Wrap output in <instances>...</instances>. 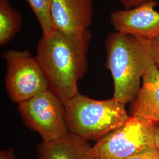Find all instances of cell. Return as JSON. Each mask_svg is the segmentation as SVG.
I'll use <instances>...</instances> for the list:
<instances>
[{"mask_svg":"<svg viewBox=\"0 0 159 159\" xmlns=\"http://www.w3.org/2000/svg\"><path fill=\"white\" fill-rule=\"evenodd\" d=\"M90 30L71 35L55 30L43 36L35 56L45 74L49 89L65 104L79 92L78 82L87 70Z\"/></svg>","mask_w":159,"mask_h":159,"instance_id":"1","label":"cell"},{"mask_svg":"<svg viewBox=\"0 0 159 159\" xmlns=\"http://www.w3.org/2000/svg\"><path fill=\"white\" fill-rule=\"evenodd\" d=\"M149 41L114 31L105 43L106 67L112 75L114 99L126 104L140 89L150 58Z\"/></svg>","mask_w":159,"mask_h":159,"instance_id":"2","label":"cell"},{"mask_svg":"<svg viewBox=\"0 0 159 159\" xmlns=\"http://www.w3.org/2000/svg\"><path fill=\"white\" fill-rule=\"evenodd\" d=\"M125 105L113 98L99 100L79 93L64 104L68 132L97 141L129 119Z\"/></svg>","mask_w":159,"mask_h":159,"instance_id":"3","label":"cell"},{"mask_svg":"<svg viewBox=\"0 0 159 159\" xmlns=\"http://www.w3.org/2000/svg\"><path fill=\"white\" fill-rule=\"evenodd\" d=\"M157 125L130 116L122 125L96 141L93 149L97 159H126L155 146Z\"/></svg>","mask_w":159,"mask_h":159,"instance_id":"4","label":"cell"},{"mask_svg":"<svg viewBox=\"0 0 159 159\" xmlns=\"http://www.w3.org/2000/svg\"><path fill=\"white\" fill-rule=\"evenodd\" d=\"M7 65L5 83L14 102H23L49 89L45 74L27 50H8L2 54Z\"/></svg>","mask_w":159,"mask_h":159,"instance_id":"5","label":"cell"},{"mask_svg":"<svg viewBox=\"0 0 159 159\" xmlns=\"http://www.w3.org/2000/svg\"><path fill=\"white\" fill-rule=\"evenodd\" d=\"M18 111L25 125L40 134L43 142H51L68 133L65 106L49 89L20 102Z\"/></svg>","mask_w":159,"mask_h":159,"instance_id":"6","label":"cell"},{"mask_svg":"<svg viewBox=\"0 0 159 159\" xmlns=\"http://www.w3.org/2000/svg\"><path fill=\"white\" fill-rule=\"evenodd\" d=\"M157 1L131 9L113 12L110 17L115 31L151 41L159 37V12L155 10Z\"/></svg>","mask_w":159,"mask_h":159,"instance_id":"7","label":"cell"},{"mask_svg":"<svg viewBox=\"0 0 159 159\" xmlns=\"http://www.w3.org/2000/svg\"><path fill=\"white\" fill-rule=\"evenodd\" d=\"M51 16L55 30L77 35L89 30L93 0H52Z\"/></svg>","mask_w":159,"mask_h":159,"instance_id":"8","label":"cell"},{"mask_svg":"<svg viewBox=\"0 0 159 159\" xmlns=\"http://www.w3.org/2000/svg\"><path fill=\"white\" fill-rule=\"evenodd\" d=\"M130 116L159 125V71L150 55L141 87L131 102Z\"/></svg>","mask_w":159,"mask_h":159,"instance_id":"9","label":"cell"},{"mask_svg":"<svg viewBox=\"0 0 159 159\" xmlns=\"http://www.w3.org/2000/svg\"><path fill=\"white\" fill-rule=\"evenodd\" d=\"M39 159H97L88 140L68 133L37 147Z\"/></svg>","mask_w":159,"mask_h":159,"instance_id":"10","label":"cell"},{"mask_svg":"<svg viewBox=\"0 0 159 159\" xmlns=\"http://www.w3.org/2000/svg\"><path fill=\"white\" fill-rule=\"evenodd\" d=\"M23 17L10 4V0H0V46L7 45L21 29Z\"/></svg>","mask_w":159,"mask_h":159,"instance_id":"11","label":"cell"},{"mask_svg":"<svg viewBox=\"0 0 159 159\" xmlns=\"http://www.w3.org/2000/svg\"><path fill=\"white\" fill-rule=\"evenodd\" d=\"M40 24L43 36L51 34L55 30L51 20L52 0H26Z\"/></svg>","mask_w":159,"mask_h":159,"instance_id":"12","label":"cell"},{"mask_svg":"<svg viewBox=\"0 0 159 159\" xmlns=\"http://www.w3.org/2000/svg\"><path fill=\"white\" fill-rule=\"evenodd\" d=\"M126 159H159V150L156 146L147 148Z\"/></svg>","mask_w":159,"mask_h":159,"instance_id":"13","label":"cell"},{"mask_svg":"<svg viewBox=\"0 0 159 159\" xmlns=\"http://www.w3.org/2000/svg\"><path fill=\"white\" fill-rule=\"evenodd\" d=\"M148 48L151 58L159 71V37L149 41Z\"/></svg>","mask_w":159,"mask_h":159,"instance_id":"14","label":"cell"},{"mask_svg":"<svg viewBox=\"0 0 159 159\" xmlns=\"http://www.w3.org/2000/svg\"><path fill=\"white\" fill-rule=\"evenodd\" d=\"M120 3L123 7L124 9H131L143 4L155 2L157 0H118Z\"/></svg>","mask_w":159,"mask_h":159,"instance_id":"15","label":"cell"},{"mask_svg":"<svg viewBox=\"0 0 159 159\" xmlns=\"http://www.w3.org/2000/svg\"><path fill=\"white\" fill-rule=\"evenodd\" d=\"M0 159H15L14 150L10 148L0 152Z\"/></svg>","mask_w":159,"mask_h":159,"instance_id":"16","label":"cell"},{"mask_svg":"<svg viewBox=\"0 0 159 159\" xmlns=\"http://www.w3.org/2000/svg\"><path fill=\"white\" fill-rule=\"evenodd\" d=\"M155 146L159 150V125H157L155 135Z\"/></svg>","mask_w":159,"mask_h":159,"instance_id":"17","label":"cell"}]
</instances>
